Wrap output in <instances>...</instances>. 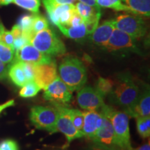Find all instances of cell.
I'll return each mask as SVG.
<instances>
[{
  "mask_svg": "<svg viewBox=\"0 0 150 150\" xmlns=\"http://www.w3.org/2000/svg\"><path fill=\"white\" fill-rule=\"evenodd\" d=\"M59 77L72 92L79 91L87 81V72L81 61L75 56H66L59 67Z\"/></svg>",
  "mask_w": 150,
  "mask_h": 150,
  "instance_id": "cell-1",
  "label": "cell"
},
{
  "mask_svg": "<svg viewBox=\"0 0 150 150\" xmlns=\"http://www.w3.org/2000/svg\"><path fill=\"white\" fill-rule=\"evenodd\" d=\"M140 94V90L135 83L130 74H121L109 95L110 101L125 110L128 109L136 102Z\"/></svg>",
  "mask_w": 150,
  "mask_h": 150,
  "instance_id": "cell-2",
  "label": "cell"
},
{
  "mask_svg": "<svg viewBox=\"0 0 150 150\" xmlns=\"http://www.w3.org/2000/svg\"><path fill=\"white\" fill-rule=\"evenodd\" d=\"M104 108L111 121L118 147L120 150H134L131 143L129 115L106 104Z\"/></svg>",
  "mask_w": 150,
  "mask_h": 150,
  "instance_id": "cell-3",
  "label": "cell"
},
{
  "mask_svg": "<svg viewBox=\"0 0 150 150\" xmlns=\"http://www.w3.org/2000/svg\"><path fill=\"white\" fill-rule=\"evenodd\" d=\"M29 43L40 52L50 56L61 55L66 52L63 42L55 33L48 28L35 33Z\"/></svg>",
  "mask_w": 150,
  "mask_h": 150,
  "instance_id": "cell-4",
  "label": "cell"
},
{
  "mask_svg": "<svg viewBox=\"0 0 150 150\" xmlns=\"http://www.w3.org/2000/svg\"><path fill=\"white\" fill-rule=\"evenodd\" d=\"M30 121L35 128L53 134L56 131L58 110L55 106H36L31 108Z\"/></svg>",
  "mask_w": 150,
  "mask_h": 150,
  "instance_id": "cell-5",
  "label": "cell"
},
{
  "mask_svg": "<svg viewBox=\"0 0 150 150\" xmlns=\"http://www.w3.org/2000/svg\"><path fill=\"white\" fill-rule=\"evenodd\" d=\"M113 21L114 27L134 38L143 37L147 32V26L140 17L131 14H122Z\"/></svg>",
  "mask_w": 150,
  "mask_h": 150,
  "instance_id": "cell-6",
  "label": "cell"
},
{
  "mask_svg": "<svg viewBox=\"0 0 150 150\" xmlns=\"http://www.w3.org/2000/svg\"><path fill=\"white\" fill-rule=\"evenodd\" d=\"M105 105V104H104ZM104 105L99 109L103 115L102 126L97 131L92 140L95 144L110 150H120L118 147L112 125L109 116L105 110Z\"/></svg>",
  "mask_w": 150,
  "mask_h": 150,
  "instance_id": "cell-7",
  "label": "cell"
},
{
  "mask_svg": "<svg viewBox=\"0 0 150 150\" xmlns=\"http://www.w3.org/2000/svg\"><path fill=\"white\" fill-rule=\"evenodd\" d=\"M58 110V119L56 122V131L65 135L67 138V145L75 139L83 138L81 131H78L73 125L71 117V108L63 104H54Z\"/></svg>",
  "mask_w": 150,
  "mask_h": 150,
  "instance_id": "cell-8",
  "label": "cell"
},
{
  "mask_svg": "<svg viewBox=\"0 0 150 150\" xmlns=\"http://www.w3.org/2000/svg\"><path fill=\"white\" fill-rule=\"evenodd\" d=\"M72 92L68 88L59 76L45 90L43 97L53 104L65 105L71 101Z\"/></svg>",
  "mask_w": 150,
  "mask_h": 150,
  "instance_id": "cell-9",
  "label": "cell"
},
{
  "mask_svg": "<svg viewBox=\"0 0 150 150\" xmlns=\"http://www.w3.org/2000/svg\"><path fill=\"white\" fill-rule=\"evenodd\" d=\"M15 61H21L37 65L47 64L53 61L51 56L38 50L31 43H27L15 52Z\"/></svg>",
  "mask_w": 150,
  "mask_h": 150,
  "instance_id": "cell-10",
  "label": "cell"
},
{
  "mask_svg": "<svg viewBox=\"0 0 150 150\" xmlns=\"http://www.w3.org/2000/svg\"><path fill=\"white\" fill-rule=\"evenodd\" d=\"M77 102L79 106L86 110L99 109L105 104L104 97L95 88L90 86H83L79 90Z\"/></svg>",
  "mask_w": 150,
  "mask_h": 150,
  "instance_id": "cell-11",
  "label": "cell"
},
{
  "mask_svg": "<svg viewBox=\"0 0 150 150\" xmlns=\"http://www.w3.org/2000/svg\"><path fill=\"white\" fill-rule=\"evenodd\" d=\"M57 76V65L54 60L47 64L34 65L33 81L40 89L45 91Z\"/></svg>",
  "mask_w": 150,
  "mask_h": 150,
  "instance_id": "cell-12",
  "label": "cell"
},
{
  "mask_svg": "<svg viewBox=\"0 0 150 150\" xmlns=\"http://www.w3.org/2000/svg\"><path fill=\"white\" fill-rule=\"evenodd\" d=\"M52 22L56 26L68 25L73 12L75 11L74 4H59L45 7Z\"/></svg>",
  "mask_w": 150,
  "mask_h": 150,
  "instance_id": "cell-13",
  "label": "cell"
},
{
  "mask_svg": "<svg viewBox=\"0 0 150 150\" xmlns=\"http://www.w3.org/2000/svg\"><path fill=\"white\" fill-rule=\"evenodd\" d=\"M134 39L125 32L115 29L107 42L103 47L108 51H117L126 49H132L135 47Z\"/></svg>",
  "mask_w": 150,
  "mask_h": 150,
  "instance_id": "cell-14",
  "label": "cell"
},
{
  "mask_svg": "<svg viewBox=\"0 0 150 150\" xmlns=\"http://www.w3.org/2000/svg\"><path fill=\"white\" fill-rule=\"evenodd\" d=\"M83 125L82 133L83 136L92 139L102 126L103 115L97 110H90L83 112Z\"/></svg>",
  "mask_w": 150,
  "mask_h": 150,
  "instance_id": "cell-15",
  "label": "cell"
},
{
  "mask_svg": "<svg viewBox=\"0 0 150 150\" xmlns=\"http://www.w3.org/2000/svg\"><path fill=\"white\" fill-rule=\"evenodd\" d=\"M129 117L138 118L150 115V94L149 88L139 94L138 99L130 108L125 110Z\"/></svg>",
  "mask_w": 150,
  "mask_h": 150,
  "instance_id": "cell-16",
  "label": "cell"
},
{
  "mask_svg": "<svg viewBox=\"0 0 150 150\" xmlns=\"http://www.w3.org/2000/svg\"><path fill=\"white\" fill-rule=\"evenodd\" d=\"M115 29L112 20H106L101 25L97 26L93 31L91 35V40L97 45L104 46Z\"/></svg>",
  "mask_w": 150,
  "mask_h": 150,
  "instance_id": "cell-17",
  "label": "cell"
},
{
  "mask_svg": "<svg viewBox=\"0 0 150 150\" xmlns=\"http://www.w3.org/2000/svg\"><path fill=\"white\" fill-rule=\"evenodd\" d=\"M8 76L13 83L19 87H22L29 82L20 61H15L11 65L8 69Z\"/></svg>",
  "mask_w": 150,
  "mask_h": 150,
  "instance_id": "cell-18",
  "label": "cell"
},
{
  "mask_svg": "<svg viewBox=\"0 0 150 150\" xmlns=\"http://www.w3.org/2000/svg\"><path fill=\"white\" fill-rule=\"evenodd\" d=\"M131 13L137 16H150V0H122Z\"/></svg>",
  "mask_w": 150,
  "mask_h": 150,
  "instance_id": "cell-19",
  "label": "cell"
},
{
  "mask_svg": "<svg viewBox=\"0 0 150 150\" xmlns=\"http://www.w3.org/2000/svg\"><path fill=\"white\" fill-rule=\"evenodd\" d=\"M60 31L64 34L65 36L70 38L71 39L79 40L83 38L86 35H88L86 31L85 24H82L78 27H70V26L59 25Z\"/></svg>",
  "mask_w": 150,
  "mask_h": 150,
  "instance_id": "cell-20",
  "label": "cell"
},
{
  "mask_svg": "<svg viewBox=\"0 0 150 150\" xmlns=\"http://www.w3.org/2000/svg\"><path fill=\"white\" fill-rule=\"evenodd\" d=\"M74 6L76 12L83 19L84 22L86 21V20H88L89 19L96 16L99 13H101L99 8L91 6L80 2V1L74 4Z\"/></svg>",
  "mask_w": 150,
  "mask_h": 150,
  "instance_id": "cell-21",
  "label": "cell"
},
{
  "mask_svg": "<svg viewBox=\"0 0 150 150\" xmlns=\"http://www.w3.org/2000/svg\"><path fill=\"white\" fill-rule=\"evenodd\" d=\"M95 1L99 6L112 8L118 11L131 12L128 7L122 3V0H95Z\"/></svg>",
  "mask_w": 150,
  "mask_h": 150,
  "instance_id": "cell-22",
  "label": "cell"
},
{
  "mask_svg": "<svg viewBox=\"0 0 150 150\" xmlns=\"http://www.w3.org/2000/svg\"><path fill=\"white\" fill-rule=\"evenodd\" d=\"M137 130L142 138H146L150 135V117H140L136 118Z\"/></svg>",
  "mask_w": 150,
  "mask_h": 150,
  "instance_id": "cell-23",
  "label": "cell"
},
{
  "mask_svg": "<svg viewBox=\"0 0 150 150\" xmlns=\"http://www.w3.org/2000/svg\"><path fill=\"white\" fill-rule=\"evenodd\" d=\"M40 90V88L32 81L28 82L22 86L19 95L23 98H31V97L36 96Z\"/></svg>",
  "mask_w": 150,
  "mask_h": 150,
  "instance_id": "cell-24",
  "label": "cell"
},
{
  "mask_svg": "<svg viewBox=\"0 0 150 150\" xmlns=\"http://www.w3.org/2000/svg\"><path fill=\"white\" fill-rule=\"evenodd\" d=\"M114 86V81L108 79L99 77L95 89L99 92L103 97L107 96L111 92Z\"/></svg>",
  "mask_w": 150,
  "mask_h": 150,
  "instance_id": "cell-25",
  "label": "cell"
},
{
  "mask_svg": "<svg viewBox=\"0 0 150 150\" xmlns=\"http://www.w3.org/2000/svg\"><path fill=\"white\" fill-rule=\"evenodd\" d=\"M0 59L5 64H11L15 59V50L0 41Z\"/></svg>",
  "mask_w": 150,
  "mask_h": 150,
  "instance_id": "cell-26",
  "label": "cell"
},
{
  "mask_svg": "<svg viewBox=\"0 0 150 150\" xmlns=\"http://www.w3.org/2000/svg\"><path fill=\"white\" fill-rule=\"evenodd\" d=\"M13 2L19 7L33 13H38L40 6V0H13Z\"/></svg>",
  "mask_w": 150,
  "mask_h": 150,
  "instance_id": "cell-27",
  "label": "cell"
},
{
  "mask_svg": "<svg viewBox=\"0 0 150 150\" xmlns=\"http://www.w3.org/2000/svg\"><path fill=\"white\" fill-rule=\"evenodd\" d=\"M48 28V22L47 19L40 16H33L31 31L33 33H37Z\"/></svg>",
  "mask_w": 150,
  "mask_h": 150,
  "instance_id": "cell-28",
  "label": "cell"
},
{
  "mask_svg": "<svg viewBox=\"0 0 150 150\" xmlns=\"http://www.w3.org/2000/svg\"><path fill=\"white\" fill-rule=\"evenodd\" d=\"M71 117L75 128L78 131H81L83 125V112L78 109H71Z\"/></svg>",
  "mask_w": 150,
  "mask_h": 150,
  "instance_id": "cell-29",
  "label": "cell"
},
{
  "mask_svg": "<svg viewBox=\"0 0 150 150\" xmlns=\"http://www.w3.org/2000/svg\"><path fill=\"white\" fill-rule=\"evenodd\" d=\"M101 18V13H97L96 16H95L93 18L89 19L88 20H86L84 22L85 24L86 31L88 34H92L93 31H95V29L97 27L99 24V19Z\"/></svg>",
  "mask_w": 150,
  "mask_h": 150,
  "instance_id": "cell-30",
  "label": "cell"
},
{
  "mask_svg": "<svg viewBox=\"0 0 150 150\" xmlns=\"http://www.w3.org/2000/svg\"><path fill=\"white\" fill-rule=\"evenodd\" d=\"M33 16H25L20 19L18 25L20 27L23 32H30L31 31Z\"/></svg>",
  "mask_w": 150,
  "mask_h": 150,
  "instance_id": "cell-31",
  "label": "cell"
},
{
  "mask_svg": "<svg viewBox=\"0 0 150 150\" xmlns=\"http://www.w3.org/2000/svg\"><path fill=\"white\" fill-rule=\"evenodd\" d=\"M0 150H20V147L16 140L6 139L0 142Z\"/></svg>",
  "mask_w": 150,
  "mask_h": 150,
  "instance_id": "cell-32",
  "label": "cell"
},
{
  "mask_svg": "<svg viewBox=\"0 0 150 150\" xmlns=\"http://www.w3.org/2000/svg\"><path fill=\"white\" fill-rule=\"evenodd\" d=\"M21 63L28 81H32L34 78V65L29 63H24V62H21Z\"/></svg>",
  "mask_w": 150,
  "mask_h": 150,
  "instance_id": "cell-33",
  "label": "cell"
},
{
  "mask_svg": "<svg viewBox=\"0 0 150 150\" xmlns=\"http://www.w3.org/2000/svg\"><path fill=\"white\" fill-rule=\"evenodd\" d=\"M83 23V19L80 16V15L77 12H76V8H75V11L73 12L70 22H69L68 25L67 26H70V27H78V26H79L81 24Z\"/></svg>",
  "mask_w": 150,
  "mask_h": 150,
  "instance_id": "cell-34",
  "label": "cell"
},
{
  "mask_svg": "<svg viewBox=\"0 0 150 150\" xmlns=\"http://www.w3.org/2000/svg\"><path fill=\"white\" fill-rule=\"evenodd\" d=\"M76 0H42L45 6H51L59 4H74Z\"/></svg>",
  "mask_w": 150,
  "mask_h": 150,
  "instance_id": "cell-35",
  "label": "cell"
},
{
  "mask_svg": "<svg viewBox=\"0 0 150 150\" xmlns=\"http://www.w3.org/2000/svg\"><path fill=\"white\" fill-rule=\"evenodd\" d=\"M8 68L7 65L0 59V80H4L8 76Z\"/></svg>",
  "mask_w": 150,
  "mask_h": 150,
  "instance_id": "cell-36",
  "label": "cell"
},
{
  "mask_svg": "<svg viewBox=\"0 0 150 150\" xmlns=\"http://www.w3.org/2000/svg\"><path fill=\"white\" fill-rule=\"evenodd\" d=\"M14 105H15L14 99H11V100L8 101V102L4 103V104H0V113H1L3 110H4L6 108L11 107V106H14Z\"/></svg>",
  "mask_w": 150,
  "mask_h": 150,
  "instance_id": "cell-37",
  "label": "cell"
},
{
  "mask_svg": "<svg viewBox=\"0 0 150 150\" xmlns=\"http://www.w3.org/2000/svg\"><path fill=\"white\" fill-rule=\"evenodd\" d=\"M86 150H110V149H106V148L101 147V146H99L98 145H97V144H95L93 142V144L90 145L88 147H87Z\"/></svg>",
  "mask_w": 150,
  "mask_h": 150,
  "instance_id": "cell-38",
  "label": "cell"
},
{
  "mask_svg": "<svg viewBox=\"0 0 150 150\" xmlns=\"http://www.w3.org/2000/svg\"><path fill=\"white\" fill-rule=\"evenodd\" d=\"M80 2H82L86 4L91 6L95 7V8H99V6L97 4L96 1L95 0H79Z\"/></svg>",
  "mask_w": 150,
  "mask_h": 150,
  "instance_id": "cell-39",
  "label": "cell"
},
{
  "mask_svg": "<svg viewBox=\"0 0 150 150\" xmlns=\"http://www.w3.org/2000/svg\"><path fill=\"white\" fill-rule=\"evenodd\" d=\"M134 150H150V144L149 142L145 144V145L140 146V147L136 148V149H134Z\"/></svg>",
  "mask_w": 150,
  "mask_h": 150,
  "instance_id": "cell-40",
  "label": "cell"
},
{
  "mask_svg": "<svg viewBox=\"0 0 150 150\" xmlns=\"http://www.w3.org/2000/svg\"><path fill=\"white\" fill-rule=\"evenodd\" d=\"M13 3V0H0V6H6Z\"/></svg>",
  "mask_w": 150,
  "mask_h": 150,
  "instance_id": "cell-41",
  "label": "cell"
}]
</instances>
